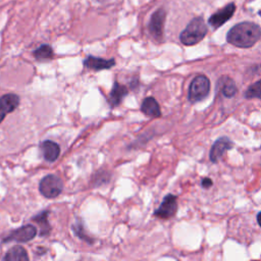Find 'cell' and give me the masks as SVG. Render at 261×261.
<instances>
[{
    "mask_svg": "<svg viewBox=\"0 0 261 261\" xmlns=\"http://www.w3.org/2000/svg\"><path fill=\"white\" fill-rule=\"evenodd\" d=\"M261 38V28L251 21L233 25L226 35V41L239 48H250Z\"/></svg>",
    "mask_w": 261,
    "mask_h": 261,
    "instance_id": "6da1fadb",
    "label": "cell"
},
{
    "mask_svg": "<svg viewBox=\"0 0 261 261\" xmlns=\"http://www.w3.org/2000/svg\"><path fill=\"white\" fill-rule=\"evenodd\" d=\"M207 32L208 29L204 19L201 16L195 17L180 33L179 40L186 46H193L202 41L207 35Z\"/></svg>",
    "mask_w": 261,
    "mask_h": 261,
    "instance_id": "7a4b0ae2",
    "label": "cell"
},
{
    "mask_svg": "<svg viewBox=\"0 0 261 261\" xmlns=\"http://www.w3.org/2000/svg\"><path fill=\"white\" fill-rule=\"evenodd\" d=\"M210 92V81L204 74H199L193 79L189 87L188 99L191 103L202 101Z\"/></svg>",
    "mask_w": 261,
    "mask_h": 261,
    "instance_id": "3957f363",
    "label": "cell"
},
{
    "mask_svg": "<svg viewBox=\"0 0 261 261\" xmlns=\"http://www.w3.org/2000/svg\"><path fill=\"white\" fill-rule=\"evenodd\" d=\"M63 188L62 180L54 174H48L42 178L39 185L40 193L46 198H55L57 197Z\"/></svg>",
    "mask_w": 261,
    "mask_h": 261,
    "instance_id": "277c9868",
    "label": "cell"
},
{
    "mask_svg": "<svg viewBox=\"0 0 261 261\" xmlns=\"http://www.w3.org/2000/svg\"><path fill=\"white\" fill-rule=\"evenodd\" d=\"M177 210V198L172 194L164 197L161 205L154 211V215L161 219H168L172 217Z\"/></svg>",
    "mask_w": 261,
    "mask_h": 261,
    "instance_id": "5b68a950",
    "label": "cell"
},
{
    "mask_svg": "<svg viewBox=\"0 0 261 261\" xmlns=\"http://www.w3.org/2000/svg\"><path fill=\"white\" fill-rule=\"evenodd\" d=\"M37 234V228L34 225L28 224L12 230L4 240V243L15 241L18 243H25L33 240Z\"/></svg>",
    "mask_w": 261,
    "mask_h": 261,
    "instance_id": "8992f818",
    "label": "cell"
},
{
    "mask_svg": "<svg viewBox=\"0 0 261 261\" xmlns=\"http://www.w3.org/2000/svg\"><path fill=\"white\" fill-rule=\"evenodd\" d=\"M166 12L163 8L157 9L151 16L149 21V32L157 40H160L163 35V28L165 21Z\"/></svg>",
    "mask_w": 261,
    "mask_h": 261,
    "instance_id": "52a82bcc",
    "label": "cell"
},
{
    "mask_svg": "<svg viewBox=\"0 0 261 261\" xmlns=\"http://www.w3.org/2000/svg\"><path fill=\"white\" fill-rule=\"evenodd\" d=\"M234 10H236L234 3H232V2L228 3L223 8H221L220 10H218L217 12L212 14L208 19V23L213 29H217V28L221 27L222 24H224L233 15Z\"/></svg>",
    "mask_w": 261,
    "mask_h": 261,
    "instance_id": "ba28073f",
    "label": "cell"
},
{
    "mask_svg": "<svg viewBox=\"0 0 261 261\" xmlns=\"http://www.w3.org/2000/svg\"><path fill=\"white\" fill-rule=\"evenodd\" d=\"M232 147H233V142L229 138H227V137L218 138L213 143V145L210 149V153H209L210 161L213 163H216L221 158L223 153L225 151L230 150Z\"/></svg>",
    "mask_w": 261,
    "mask_h": 261,
    "instance_id": "9c48e42d",
    "label": "cell"
},
{
    "mask_svg": "<svg viewBox=\"0 0 261 261\" xmlns=\"http://www.w3.org/2000/svg\"><path fill=\"white\" fill-rule=\"evenodd\" d=\"M19 104V97L15 94H6L0 97V122L6 114L12 112Z\"/></svg>",
    "mask_w": 261,
    "mask_h": 261,
    "instance_id": "30bf717a",
    "label": "cell"
},
{
    "mask_svg": "<svg viewBox=\"0 0 261 261\" xmlns=\"http://www.w3.org/2000/svg\"><path fill=\"white\" fill-rule=\"evenodd\" d=\"M115 64L114 59H104L96 56H88L84 60V65L87 68L94 69V70H102V69H108L112 67Z\"/></svg>",
    "mask_w": 261,
    "mask_h": 261,
    "instance_id": "8fae6325",
    "label": "cell"
},
{
    "mask_svg": "<svg viewBox=\"0 0 261 261\" xmlns=\"http://www.w3.org/2000/svg\"><path fill=\"white\" fill-rule=\"evenodd\" d=\"M40 148H41L43 157L45 158L46 161H49V162L55 161L60 154L59 145L50 140H46V141L42 142Z\"/></svg>",
    "mask_w": 261,
    "mask_h": 261,
    "instance_id": "7c38bea8",
    "label": "cell"
},
{
    "mask_svg": "<svg viewBox=\"0 0 261 261\" xmlns=\"http://www.w3.org/2000/svg\"><path fill=\"white\" fill-rule=\"evenodd\" d=\"M127 95V89L125 86L119 84L118 82H115L113 84V87L110 91V94H109V98H108V101H109V104L112 106V107H115V106H118L122 99L124 98V96Z\"/></svg>",
    "mask_w": 261,
    "mask_h": 261,
    "instance_id": "4fadbf2b",
    "label": "cell"
},
{
    "mask_svg": "<svg viewBox=\"0 0 261 261\" xmlns=\"http://www.w3.org/2000/svg\"><path fill=\"white\" fill-rule=\"evenodd\" d=\"M141 110L144 114L151 117H159L161 115L160 106L153 97H147L144 99L141 105Z\"/></svg>",
    "mask_w": 261,
    "mask_h": 261,
    "instance_id": "5bb4252c",
    "label": "cell"
},
{
    "mask_svg": "<svg viewBox=\"0 0 261 261\" xmlns=\"http://www.w3.org/2000/svg\"><path fill=\"white\" fill-rule=\"evenodd\" d=\"M3 259L5 261H28L29 256L21 246H15L6 253Z\"/></svg>",
    "mask_w": 261,
    "mask_h": 261,
    "instance_id": "9a60e30c",
    "label": "cell"
},
{
    "mask_svg": "<svg viewBox=\"0 0 261 261\" xmlns=\"http://www.w3.org/2000/svg\"><path fill=\"white\" fill-rule=\"evenodd\" d=\"M48 211H42L40 214L33 217V220L40 224L41 236H47L50 231V225L48 222Z\"/></svg>",
    "mask_w": 261,
    "mask_h": 261,
    "instance_id": "2e32d148",
    "label": "cell"
},
{
    "mask_svg": "<svg viewBox=\"0 0 261 261\" xmlns=\"http://www.w3.org/2000/svg\"><path fill=\"white\" fill-rule=\"evenodd\" d=\"M33 54L39 60L50 59L53 57V49L50 45L44 44V45H41L39 48H37Z\"/></svg>",
    "mask_w": 261,
    "mask_h": 261,
    "instance_id": "e0dca14e",
    "label": "cell"
},
{
    "mask_svg": "<svg viewBox=\"0 0 261 261\" xmlns=\"http://www.w3.org/2000/svg\"><path fill=\"white\" fill-rule=\"evenodd\" d=\"M244 97L247 99H253V98L261 99V80L249 86V88L244 94Z\"/></svg>",
    "mask_w": 261,
    "mask_h": 261,
    "instance_id": "ac0fdd59",
    "label": "cell"
},
{
    "mask_svg": "<svg viewBox=\"0 0 261 261\" xmlns=\"http://www.w3.org/2000/svg\"><path fill=\"white\" fill-rule=\"evenodd\" d=\"M236 93H237V86H236L234 82L231 79L226 77L225 83L222 85V94L225 97L230 98V97L234 96Z\"/></svg>",
    "mask_w": 261,
    "mask_h": 261,
    "instance_id": "d6986e66",
    "label": "cell"
},
{
    "mask_svg": "<svg viewBox=\"0 0 261 261\" xmlns=\"http://www.w3.org/2000/svg\"><path fill=\"white\" fill-rule=\"evenodd\" d=\"M212 180L209 178V177H204V178H202V180H201V186H202V188H204V189H209L211 186H212Z\"/></svg>",
    "mask_w": 261,
    "mask_h": 261,
    "instance_id": "ffe728a7",
    "label": "cell"
},
{
    "mask_svg": "<svg viewBox=\"0 0 261 261\" xmlns=\"http://www.w3.org/2000/svg\"><path fill=\"white\" fill-rule=\"evenodd\" d=\"M257 222H258V224L261 226V211L257 214Z\"/></svg>",
    "mask_w": 261,
    "mask_h": 261,
    "instance_id": "44dd1931",
    "label": "cell"
},
{
    "mask_svg": "<svg viewBox=\"0 0 261 261\" xmlns=\"http://www.w3.org/2000/svg\"><path fill=\"white\" fill-rule=\"evenodd\" d=\"M258 14H259V15H261V10L258 12Z\"/></svg>",
    "mask_w": 261,
    "mask_h": 261,
    "instance_id": "7402d4cb",
    "label": "cell"
}]
</instances>
